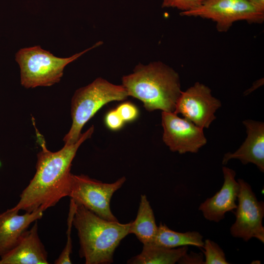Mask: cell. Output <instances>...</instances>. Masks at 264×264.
I'll return each mask as SVG.
<instances>
[{
    "label": "cell",
    "instance_id": "2e32d148",
    "mask_svg": "<svg viewBox=\"0 0 264 264\" xmlns=\"http://www.w3.org/2000/svg\"><path fill=\"white\" fill-rule=\"evenodd\" d=\"M157 228L150 202L146 195H142L136 217L134 221L131 222L129 233L134 234L145 244L154 242Z\"/></svg>",
    "mask_w": 264,
    "mask_h": 264
},
{
    "label": "cell",
    "instance_id": "d6986e66",
    "mask_svg": "<svg viewBox=\"0 0 264 264\" xmlns=\"http://www.w3.org/2000/svg\"><path fill=\"white\" fill-rule=\"evenodd\" d=\"M204 254V264H228L225 253L220 247L214 242L207 239L200 248Z\"/></svg>",
    "mask_w": 264,
    "mask_h": 264
},
{
    "label": "cell",
    "instance_id": "ffe728a7",
    "mask_svg": "<svg viewBox=\"0 0 264 264\" xmlns=\"http://www.w3.org/2000/svg\"><path fill=\"white\" fill-rule=\"evenodd\" d=\"M163 8H173L185 12L200 6L204 0H161Z\"/></svg>",
    "mask_w": 264,
    "mask_h": 264
},
{
    "label": "cell",
    "instance_id": "277c9868",
    "mask_svg": "<svg viewBox=\"0 0 264 264\" xmlns=\"http://www.w3.org/2000/svg\"><path fill=\"white\" fill-rule=\"evenodd\" d=\"M128 96L122 85L113 84L101 77L77 89L71 99L72 124L63 138L65 144L76 142L84 125L103 106L112 101L124 100Z\"/></svg>",
    "mask_w": 264,
    "mask_h": 264
},
{
    "label": "cell",
    "instance_id": "ba28073f",
    "mask_svg": "<svg viewBox=\"0 0 264 264\" xmlns=\"http://www.w3.org/2000/svg\"><path fill=\"white\" fill-rule=\"evenodd\" d=\"M240 185L237 205L234 212L236 220L230 232L234 238L248 242L255 238L264 242V202L259 201L251 186L243 179H237Z\"/></svg>",
    "mask_w": 264,
    "mask_h": 264
},
{
    "label": "cell",
    "instance_id": "603a6c76",
    "mask_svg": "<svg viewBox=\"0 0 264 264\" xmlns=\"http://www.w3.org/2000/svg\"><path fill=\"white\" fill-rule=\"evenodd\" d=\"M203 254L191 252L185 254L178 261V264H204Z\"/></svg>",
    "mask_w": 264,
    "mask_h": 264
},
{
    "label": "cell",
    "instance_id": "30bf717a",
    "mask_svg": "<svg viewBox=\"0 0 264 264\" xmlns=\"http://www.w3.org/2000/svg\"><path fill=\"white\" fill-rule=\"evenodd\" d=\"M162 139L173 152L196 153L207 142L203 129L174 112L162 111Z\"/></svg>",
    "mask_w": 264,
    "mask_h": 264
},
{
    "label": "cell",
    "instance_id": "e0dca14e",
    "mask_svg": "<svg viewBox=\"0 0 264 264\" xmlns=\"http://www.w3.org/2000/svg\"><path fill=\"white\" fill-rule=\"evenodd\" d=\"M156 245L169 248L193 245L202 248L203 236L197 231L178 232L170 229L165 224L160 222L153 242Z\"/></svg>",
    "mask_w": 264,
    "mask_h": 264
},
{
    "label": "cell",
    "instance_id": "4fadbf2b",
    "mask_svg": "<svg viewBox=\"0 0 264 264\" xmlns=\"http://www.w3.org/2000/svg\"><path fill=\"white\" fill-rule=\"evenodd\" d=\"M43 212L39 209L20 215L11 208L0 214V258L16 245L30 225L42 219Z\"/></svg>",
    "mask_w": 264,
    "mask_h": 264
},
{
    "label": "cell",
    "instance_id": "44dd1931",
    "mask_svg": "<svg viewBox=\"0 0 264 264\" xmlns=\"http://www.w3.org/2000/svg\"><path fill=\"white\" fill-rule=\"evenodd\" d=\"M116 110L125 122L135 120L139 115L138 108L134 104L129 102L121 103Z\"/></svg>",
    "mask_w": 264,
    "mask_h": 264
},
{
    "label": "cell",
    "instance_id": "52a82bcc",
    "mask_svg": "<svg viewBox=\"0 0 264 264\" xmlns=\"http://www.w3.org/2000/svg\"><path fill=\"white\" fill-rule=\"evenodd\" d=\"M180 15L211 20L220 32L227 31L238 21L262 23L264 21V12L247 0H204L197 8Z\"/></svg>",
    "mask_w": 264,
    "mask_h": 264
},
{
    "label": "cell",
    "instance_id": "8992f818",
    "mask_svg": "<svg viewBox=\"0 0 264 264\" xmlns=\"http://www.w3.org/2000/svg\"><path fill=\"white\" fill-rule=\"evenodd\" d=\"M126 180L123 176L113 183H104L86 175L72 174L68 197L101 218L117 221L110 209V199Z\"/></svg>",
    "mask_w": 264,
    "mask_h": 264
},
{
    "label": "cell",
    "instance_id": "5b68a950",
    "mask_svg": "<svg viewBox=\"0 0 264 264\" xmlns=\"http://www.w3.org/2000/svg\"><path fill=\"white\" fill-rule=\"evenodd\" d=\"M102 44L99 41L67 58L55 56L39 45L20 49L15 55V60L20 68L21 85L25 88H31L50 87L59 83L68 64Z\"/></svg>",
    "mask_w": 264,
    "mask_h": 264
},
{
    "label": "cell",
    "instance_id": "7a4b0ae2",
    "mask_svg": "<svg viewBox=\"0 0 264 264\" xmlns=\"http://www.w3.org/2000/svg\"><path fill=\"white\" fill-rule=\"evenodd\" d=\"M122 82L128 96L141 101L149 111L174 112L182 91L178 73L159 61L138 64Z\"/></svg>",
    "mask_w": 264,
    "mask_h": 264
},
{
    "label": "cell",
    "instance_id": "d4e9b609",
    "mask_svg": "<svg viewBox=\"0 0 264 264\" xmlns=\"http://www.w3.org/2000/svg\"><path fill=\"white\" fill-rule=\"evenodd\" d=\"M1 165V161H0V167Z\"/></svg>",
    "mask_w": 264,
    "mask_h": 264
},
{
    "label": "cell",
    "instance_id": "7c38bea8",
    "mask_svg": "<svg viewBox=\"0 0 264 264\" xmlns=\"http://www.w3.org/2000/svg\"><path fill=\"white\" fill-rule=\"evenodd\" d=\"M243 124L247 137L235 152L226 153L222 164H226L232 159H237L244 165L255 164L261 172H264V124L263 122L245 120Z\"/></svg>",
    "mask_w": 264,
    "mask_h": 264
},
{
    "label": "cell",
    "instance_id": "8fae6325",
    "mask_svg": "<svg viewBox=\"0 0 264 264\" xmlns=\"http://www.w3.org/2000/svg\"><path fill=\"white\" fill-rule=\"evenodd\" d=\"M222 170L224 182L221 189L201 203L198 208L206 220L216 222L224 219L227 212L236 208L240 190L239 183L235 179V171L225 166Z\"/></svg>",
    "mask_w": 264,
    "mask_h": 264
},
{
    "label": "cell",
    "instance_id": "cb8c5ba5",
    "mask_svg": "<svg viewBox=\"0 0 264 264\" xmlns=\"http://www.w3.org/2000/svg\"><path fill=\"white\" fill-rule=\"evenodd\" d=\"M259 11L264 12V0H247Z\"/></svg>",
    "mask_w": 264,
    "mask_h": 264
},
{
    "label": "cell",
    "instance_id": "7402d4cb",
    "mask_svg": "<svg viewBox=\"0 0 264 264\" xmlns=\"http://www.w3.org/2000/svg\"><path fill=\"white\" fill-rule=\"evenodd\" d=\"M105 122L107 127L112 131L120 130L125 123L116 109L108 112L105 117Z\"/></svg>",
    "mask_w": 264,
    "mask_h": 264
},
{
    "label": "cell",
    "instance_id": "6da1fadb",
    "mask_svg": "<svg viewBox=\"0 0 264 264\" xmlns=\"http://www.w3.org/2000/svg\"><path fill=\"white\" fill-rule=\"evenodd\" d=\"M94 130V126H91L82 133L76 142L65 144L56 152L47 149L44 139L37 131L42 150L37 154L36 172L12 208L28 212L39 209L44 211L54 206L63 198L68 197L72 162L79 147L91 137Z\"/></svg>",
    "mask_w": 264,
    "mask_h": 264
},
{
    "label": "cell",
    "instance_id": "ac0fdd59",
    "mask_svg": "<svg viewBox=\"0 0 264 264\" xmlns=\"http://www.w3.org/2000/svg\"><path fill=\"white\" fill-rule=\"evenodd\" d=\"M76 208V203L70 199L69 209L67 220V228L66 231L67 240L66 244L58 258L55 261L56 264H70V254L72 252V245L71 238V228L73 226V219Z\"/></svg>",
    "mask_w": 264,
    "mask_h": 264
},
{
    "label": "cell",
    "instance_id": "5bb4252c",
    "mask_svg": "<svg viewBox=\"0 0 264 264\" xmlns=\"http://www.w3.org/2000/svg\"><path fill=\"white\" fill-rule=\"evenodd\" d=\"M47 253L40 239L37 220L16 245L0 258V264H47Z\"/></svg>",
    "mask_w": 264,
    "mask_h": 264
},
{
    "label": "cell",
    "instance_id": "9a60e30c",
    "mask_svg": "<svg viewBox=\"0 0 264 264\" xmlns=\"http://www.w3.org/2000/svg\"><path fill=\"white\" fill-rule=\"evenodd\" d=\"M188 246L169 248L153 243L143 244L140 254L128 261L131 264H174L187 252Z\"/></svg>",
    "mask_w": 264,
    "mask_h": 264
},
{
    "label": "cell",
    "instance_id": "3957f363",
    "mask_svg": "<svg viewBox=\"0 0 264 264\" xmlns=\"http://www.w3.org/2000/svg\"><path fill=\"white\" fill-rule=\"evenodd\" d=\"M73 225L79 239V255L86 264H109L114 252L128 235L131 222L121 223L98 216L84 206L76 204Z\"/></svg>",
    "mask_w": 264,
    "mask_h": 264
},
{
    "label": "cell",
    "instance_id": "9c48e42d",
    "mask_svg": "<svg viewBox=\"0 0 264 264\" xmlns=\"http://www.w3.org/2000/svg\"><path fill=\"white\" fill-rule=\"evenodd\" d=\"M220 100L213 96L211 89L198 82L182 91L174 112L198 127L208 128L216 119V111L221 107Z\"/></svg>",
    "mask_w": 264,
    "mask_h": 264
}]
</instances>
